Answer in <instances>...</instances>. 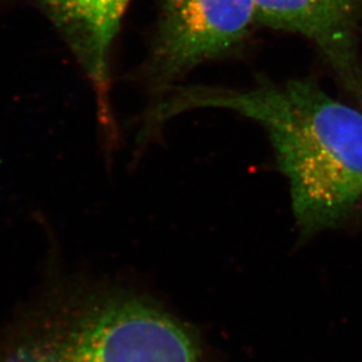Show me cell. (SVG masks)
<instances>
[{
	"label": "cell",
	"mask_w": 362,
	"mask_h": 362,
	"mask_svg": "<svg viewBox=\"0 0 362 362\" xmlns=\"http://www.w3.org/2000/svg\"><path fill=\"white\" fill-rule=\"evenodd\" d=\"M196 108L233 110L267 130L305 233L337 226L362 203V112L317 82L180 89L156 108L153 120Z\"/></svg>",
	"instance_id": "1"
},
{
	"label": "cell",
	"mask_w": 362,
	"mask_h": 362,
	"mask_svg": "<svg viewBox=\"0 0 362 362\" xmlns=\"http://www.w3.org/2000/svg\"><path fill=\"white\" fill-rule=\"evenodd\" d=\"M3 362H204L195 338L153 308L100 298L73 305L23 338Z\"/></svg>",
	"instance_id": "2"
},
{
	"label": "cell",
	"mask_w": 362,
	"mask_h": 362,
	"mask_svg": "<svg viewBox=\"0 0 362 362\" xmlns=\"http://www.w3.org/2000/svg\"><path fill=\"white\" fill-rule=\"evenodd\" d=\"M256 24L253 0H160L148 79L158 88L203 62L229 54Z\"/></svg>",
	"instance_id": "3"
},
{
	"label": "cell",
	"mask_w": 362,
	"mask_h": 362,
	"mask_svg": "<svg viewBox=\"0 0 362 362\" xmlns=\"http://www.w3.org/2000/svg\"><path fill=\"white\" fill-rule=\"evenodd\" d=\"M257 24L311 40L362 107V0H253Z\"/></svg>",
	"instance_id": "4"
}]
</instances>
